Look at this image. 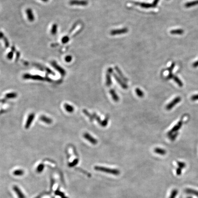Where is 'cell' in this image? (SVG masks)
<instances>
[{
    "instance_id": "6da1fadb",
    "label": "cell",
    "mask_w": 198,
    "mask_h": 198,
    "mask_svg": "<svg viewBox=\"0 0 198 198\" xmlns=\"http://www.w3.org/2000/svg\"><path fill=\"white\" fill-rule=\"evenodd\" d=\"M94 169L97 171H102L116 176L119 175L120 174V171L118 169L109 168L101 166H95L94 167Z\"/></svg>"
},
{
    "instance_id": "7a4b0ae2",
    "label": "cell",
    "mask_w": 198,
    "mask_h": 198,
    "mask_svg": "<svg viewBox=\"0 0 198 198\" xmlns=\"http://www.w3.org/2000/svg\"><path fill=\"white\" fill-rule=\"evenodd\" d=\"M181 101V98L180 97H177L176 98H174L173 101H172L169 103L166 106V109L168 110H170L171 108H172L174 106H175L176 105L178 104Z\"/></svg>"
},
{
    "instance_id": "3957f363",
    "label": "cell",
    "mask_w": 198,
    "mask_h": 198,
    "mask_svg": "<svg viewBox=\"0 0 198 198\" xmlns=\"http://www.w3.org/2000/svg\"><path fill=\"white\" fill-rule=\"evenodd\" d=\"M88 1L85 0H71L69 1V4L71 5H78V6H87Z\"/></svg>"
},
{
    "instance_id": "277c9868",
    "label": "cell",
    "mask_w": 198,
    "mask_h": 198,
    "mask_svg": "<svg viewBox=\"0 0 198 198\" xmlns=\"http://www.w3.org/2000/svg\"><path fill=\"white\" fill-rule=\"evenodd\" d=\"M182 124H183V122L182 120L180 121L178 123V124L176 125L173 127V128L169 132H168L167 135L169 136H170L174 132H177L179 129H180V128H181L182 126Z\"/></svg>"
},
{
    "instance_id": "5b68a950",
    "label": "cell",
    "mask_w": 198,
    "mask_h": 198,
    "mask_svg": "<svg viewBox=\"0 0 198 198\" xmlns=\"http://www.w3.org/2000/svg\"><path fill=\"white\" fill-rule=\"evenodd\" d=\"M83 137L87 139L89 142H90L93 144H96L98 143V141L96 138H94L91 135L88 133H85L83 135Z\"/></svg>"
},
{
    "instance_id": "8992f818",
    "label": "cell",
    "mask_w": 198,
    "mask_h": 198,
    "mask_svg": "<svg viewBox=\"0 0 198 198\" xmlns=\"http://www.w3.org/2000/svg\"><path fill=\"white\" fill-rule=\"evenodd\" d=\"M23 78L24 79H32L34 80H43L44 78L41 76L39 75H32L29 74H25L23 76Z\"/></svg>"
},
{
    "instance_id": "52a82bcc",
    "label": "cell",
    "mask_w": 198,
    "mask_h": 198,
    "mask_svg": "<svg viewBox=\"0 0 198 198\" xmlns=\"http://www.w3.org/2000/svg\"><path fill=\"white\" fill-rule=\"evenodd\" d=\"M128 29L127 28H123L122 29H116V30H113L111 32V34L112 35H118V34H125L127 32H128Z\"/></svg>"
},
{
    "instance_id": "ba28073f",
    "label": "cell",
    "mask_w": 198,
    "mask_h": 198,
    "mask_svg": "<svg viewBox=\"0 0 198 198\" xmlns=\"http://www.w3.org/2000/svg\"><path fill=\"white\" fill-rule=\"evenodd\" d=\"M113 75L114 78L116 80V82L120 84V86L122 87L123 88V89H128V85L124 82H123L122 80V79L118 76H117V75H116L114 73L113 74Z\"/></svg>"
},
{
    "instance_id": "9c48e42d",
    "label": "cell",
    "mask_w": 198,
    "mask_h": 198,
    "mask_svg": "<svg viewBox=\"0 0 198 198\" xmlns=\"http://www.w3.org/2000/svg\"><path fill=\"white\" fill-rule=\"evenodd\" d=\"M13 189L14 192L16 193V195L19 198H25V196L24 194L22 192V190L19 189L17 186H14Z\"/></svg>"
},
{
    "instance_id": "30bf717a",
    "label": "cell",
    "mask_w": 198,
    "mask_h": 198,
    "mask_svg": "<svg viewBox=\"0 0 198 198\" xmlns=\"http://www.w3.org/2000/svg\"><path fill=\"white\" fill-rule=\"evenodd\" d=\"M34 117H35V115L34 113H31L30 115H29L27 120V122L25 124V126L26 129H28L30 127V125L33 122V121L34 118Z\"/></svg>"
},
{
    "instance_id": "8fae6325",
    "label": "cell",
    "mask_w": 198,
    "mask_h": 198,
    "mask_svg": "<svg viewBox=\"0 0 198 198\" xmlns=\"http://www.w3.org/2000/svg\"><path fill=\"white\" fill-rule=\"evenodd\" d=\"M26 13L27 15L28 20L30 22L34 21V20L35 18L33 12L32 10L30 8H28L26 10Z\"/></svg>"
},
{
    "instance_id": "7c38bea8",
    "label": "cell",
    "mask_w": 198,
    "mask_h": 198,
    "mask_svg": "<svg viewBox=\"0 0 198 198\" xmlns=\"http://www.w3.org/2000/svg\"><path fill=\"white\" fill-rule=\"evenodd\" d=\"M52 65L53 66V67L56 69L58 71H59L60 72V74H61L62 75L64 76L66 74V71H65L64 69H63L62 68H61L59 66H58V65L56 64V62L55 61H53L52 62Z\"/></svg>"
},
{
    "instance_id": "4fadbf2b",
    "label": "cell",
    "mask_w": 198,
    "mask_h": 198,
    "mask_svg": "<svg viewBox=\"0 0 198 198\" xmlns=\"http://www.w3.org/2000/svg\"><path fill=\"white\" fill-rule=\"evenodd\" d=\"M110 94H111V97L113 100V101H114L115 102H117L119 101V97L118 96V95L116 94V93L115 90L111 89L110 90Z\"/></svg>"
},
{
    "instance_id": "5bb4252c",
    "label": "cell",
    "mask_w": 198,
    "mask_h": 198,
    "mask_svg": "<svg viewBox=\"0 0 198 198\" xmlns=\"http://www.w3.org/2000/svg\"><path fill=\"white\" fill-rule=\"evenodd\" d=\"M135 4L136 5H139L140 7H141L143 8H149L153 7L152 4L150 3H144V2H135Z\"/></svg>"
},
{
    "instance_id": "9a60e30c",
    "label": "cell",
    "mask_w": 198,
    "mask_h": 198,
    "mask_svg": "<svg viewBox=\"0 0 198 198\" xmlns=\"http://www.w3.org/2000/svg\"><path fill=\"white\" fill-rule=\"evenodd\" d=\"M185 192L187 193L195 195L198 197V191L192 189H185Z\"/></svg>"
},
{
    "instance_id": "2e32d148",
    "label": "cell",
    "mask_w": 198,
    "mask_h": 198,
    "mask_svg": "<svg viewBox=\"0 0 198 198\" xmlns=\"http://www.w3.org/2000/svg\"><path fill=\"white\" fill-rule=\"evenodd\" d=\"M115 68L116 71L117 72V74H118L119 76H120V78H122V79L125 82H127L128 80V79L126 78L123 75V73L122 72V71H121V70L119 68H118V67L116 66V67H115Z\"/></svg>"
},
{
    "instance_id": "e0dca14e",
    "label": "cell",
    "mask_w": 198,
    "mask_h": 198,
    "mask_svg": "<svg viewBox=\"0 0 198 198\" xmlns=\"http://www.w3.org/2000/svg\"><path fill=\"white\" fill-rule=\"evenodd\" d=\"M154 151L157 154H159L160 155H162V156L166 155V153L165 150L162 149L161 148H155L154 150Z\"/></svg>"
},
{
    "instance_id": "ac0fdd59",
    "label": "cell",
    "mask_w": 198,
    "mask_h": 198,
    "mask_svg": "<svg viewBox=\"0 0 198 198\" xmlns=\"http://www.w3.org/2000/svg\"><path fill=\"white\" fill-rule=\"evenodd\" d=\"M112 84L111 74L107 73L106 75V85L107 86H110Z\"/></svg>"
},
{
    "instance_id": "d6986e66",
    "label": "cell",
    "mask_w": 198,
    "mask_h": 198,
    "mask_svg": "<svg viewBox=\"0 0 198 198\" xmlns=\"http://www.w3.org/2000/svg\"><path fill=\"white\" fill-rule=\"evenodd\" d=\"M40 119L43 122L47 123V124H50L52 123V120L51 119L46 117L45 116H42L40 118Z\"/></svg>"
},
{
    "instance_id": "ffe728a7",
    "label": "cell",
    "mask_w": 198,
    "mask_h": 198,
    "mask_svg": "<svg viewBox=\"0 0 198 198\" xmlns=\"http://www.w3.org/2000/svg\"><path fill=\"white\" fill-rule=\"evenodd\" d=\"M57 27H58L56 23L53 24L51 30V34L52 35H54L56 34L57 32Z\"/></svg>"
},
{
    "instance_id": "44dd1931",
    "label": "cell",
    "mask_w": 198,
    "mask_h": 198,
    "mask_svg": "<svg viewBox=\"0 0 198 198\" xmlns=\"http://www.w3.org/2000/svg\"><path fill=\"white\" fill-rule=\"evenodd\" d=\"M184 33V31L182 29H178L172 30L170 31V33L172 34H182Z\"/></svg>"
},
{
    "instance_id": "7402d4cb",
    "label": "cell",
    "mask_w": 198,
    "mask_h": 198,
    "mask_svg": "<svg viewBox=\"0 0 198 198\" xmlns=\"http://www.w3.org/2000/svg\"><path fill=\"white\" fill-rule=\"evenodd\" d=\"M65 109L68 112H73L74 111V107L71 105L68 104H65L64 105Z\"/></svg>"
},
{
    "instance_id": "603a6c76",
    "label": "cell",
    "mask_w": 198,
    "mask_h": 198,
    "mask_svg": "<svg viewBox=\"0 0 198 198\" xmlns=\"http://www.w3.org/2000/svg\"><path fill=\"white\" fill-rule=\"evenodd\" d=\"M198 5V0H195V1H191V2H188L187 3L185 4V6L186 7H193L194 6H196V5Z\"/></svg>"
},
{
    "instance_id": "cb8c5ba5",
    "label": "cell",
    "mask_w": 198,
    "mask_h": 198,
    "mask_svg": "<svg viewBox=\"0 0 198 198\" xmlns=\"http://www.w3.org/2000/svg\"><path fill=\"white\" fill-rule=\"evenodd\" d=\"M83 112L84 113V114L86 116H87L89 118V120H90V121L91 122H93V121L94 118V116H93V115H91L89 112L87 111V110H86V109H83Z\"/></svg>"
},
{
    "instance_id": "d4e9b609",
    "label": "cell",
    "mask_w": 198,
    "mask_h": 198,
    "mask_svg": "<svg viewBox=\"0 0 198 198\" xmlns=\"http://www.w3.org/2000/svg\"><path fill=\"white\" fill-rule=\"evenodd\" d=\"M178 191L177 189H173L171 193L170 197L169 198H176L177 196L178 195Z\"/></svg>"
},
{
    "instance_id": "484cf974",
    "label": "cell",
    "mask_w": 198,
    "mask_h": 198,
    "mask_svg": "<svg viewBox=\"0 0 198 198\" xmlns=\"http://www.w3.org/2000/svg\"><path fill=\"white\" fill-rule=\"evenodd\" d=\"M135 92L137 94V95L140 98H142L144 96V93L138 88H136L135 89Z\"/></svg>"
},
{
    "instance_id": "4316f807",
    "label": "cell",
    "mask_w": 198,
    "mask_h": 198,
    "mask_svg": "<svg viewBox=\"0 0 198 198\" xmlns=\"http://www.w3.org/2000/svg\"><path fill=\"white\" fill-rule=\"evenodd\" d=\"M173 79L175 81V82L177 83L180 87H182L183 86V83L182 82V81L180 80L179 78H178L177 76H174L173 77Z\"/></svg>"
},
{
    "instance_id": "83f0119b",
    "label": "cell",
    "mask_w": 198,
    "mask_h": 198,
    "mask_svg": "<svg viewBox=\"0 0 198 198\" xmlns=\"http://www.w3.org/2000/svg\"><path fill=\"white\" fill-rule=\"evenodd\" d=\"M109 117L108 116H106L105 119L102 121V123L101 124V125L102 126V127H106V126H107V125L108 124V123Z\"/></svg>"
},
{
    "instance_id": "f1b7e54d",
    "label": "cell",
    "mask_w": 198,
    "mask_h": 198,
    "mask_svg": "<svg viewBox=\"0 0 198 198\" xmlns=\"http://www.w3.org/2000/svg\"><path fill=\"white\" fill-rule=\"evenodd\" d=\"M13 173L15 176H22L23 175L24 171L23 170L19 169V170L14 171Z\"/></svg>"
},
{
    "instance_id": "f546056e",
    "label": "cell",
    "mask_w": 198,
    "mask_h": 198,
    "mask_svg": "<svg viewBox=\"0 0 198 198\" xmlns=\"http://www.w3.org/2000/svg\"><path fill=\"white\" fill-rule=\"evenodd\" d=\"M93 116H94V119H96V120L97 121V122H98L99 123H100V125H101V124L102 123V121L101 120V119L100 117L97 115L96 113H94L93 114Z\"/></svg>"
},
{
    "instance_id": "4dcf8cb0",
    "label": "cell",
    "mask_w": 198,
    "mask_h": 198,
    "mask_svg": "<svg viewBox=\"0 0 198 198\" xmlns=\"http://www.w3.org/2000/svg\"><path fill=\"white\" fill-rule=\"evenodd\" d=\"M78 161H79V160H78V159H75L72 162L69 163V166L70 167H74V166H76L77 164H78Z\"/></svg>"
},
{
    "instance_id": "1f68e13d",
    "label": "cell",
    "mask_w": 198,
    "mask_h": 198,
    "mask_svg": "<svg viewBox=\"0 0 198 198\" xmlns=\"http://www.w3.org/2000/svg\"><path fill=\"white\" fill-rule=\"evenodd\" d=\"M177 164H178V165L179 166V167H180V168H181V169L184 168H185V167H186V164H185L184 162L178 161V162H177Z\"/></svg>"
},
{
    "instance_id": "d6a6232c",
    "label": "cell",
    "mask_w": 198,
    "mask_h": 198,
    "mask_svg": "<svg viewBox=\"0 0 198 198\" xmlns=\"http://www.w3.org/2000/svg\"><path fill=\"white\" fill-rule=\"evenodd\" d=\"M69 41V38L68 36H65L61 39V42L63 44H66Z\"/></svg>"
},
{
    "instance_id": "836d02e7",
    "label": "cell",
    "mask_w": 198,
    "mask_h": 198,
    "mask_svg": "<svg viewBox=\"0 0 198 198\" xmlns=\"http://www.w3.org/2000/svg\"><path fill=\"white\" fill-rule=\"evenodd\" d=\"M6 96L7 98H14L17 96V94L14 93H9L8 94L6 95Z\"/></svg>"
},
{
    "instance_id": "e575fe53",
    "label": "cell",
    "mask_w": 198,
    "mask_h": 198,
    "mask_svg": "<svg viewBox=\"0 0 198 198\" xmlns=\"http://www.w3.org/2000/svg\"><path fill=\"white\" fill-rule=\"evenodd\" d=\"M14 56V52L13 51H11L9 52L7 55V58L9 60H12Z\"/></svg>"
},
{
    "instance_id": "d590c367",
    "label": "cell",
    "mask_w": 198,
    "mask_h": 198,
    "mask_svg": "<svg viewBox=\"0 0 198 198\" xmlns=\"http://www.w3.org/2000/svg\"><path fill=\"white\" fill-rule=\"evenodd\" d=\"M44 168V165L42 164H40L39 166H38L37 167V171L38 172H41L43 170Z\"/></svg>"
},
{
    "instance_id": "8d00e7d4",
    "label": "cell",
    "mask_w": 198,
    "mask_h": 198,
    "mask_svg": "<svg viewBox=\"0 0 198 198\" xmlns=\"http://www.w3.org/2000/svg\"><path fill=\"white\" fill-rule=\"evenodd\" d=\"M178 135V133H176V134H172L170 136V138L171 140V141H174L175 140L176 138H177V136Z\"/></svg>"
},
{
    "instance_id": "74e56055",
    "label": "cell",
    "mask_w": 198,
    "mask_h": 198,
    "mask_svg": "<svg viewBox=\"0 0 198 198\" xmlns=\"http://www.w3.org/2000/svg\"><path fill=\"white\" fill-rule=\"evenodd\" d=\"M65 60L66 62H70L72 60V57L71 55H68L67 56L65 57Z\"/></svg>"
},
{
    "instance_id": "f35d334b",
    "label": "cell",
    "mask_w": 198,
    "mask_h": 198,
    "mask_svg": "<svg viewBox=\"0 0 198 198\" xmlns=\"http://www.w3.org/2000/svg\"><path fill=\"white\" fill-rule=\"evenodd\" d=\"M3 40H4V41L5 42V46L6 47H8L9 46V43L6 37H4V38H3Z\"/></svg>"
},
{
    "instance_id": "ab89813d",
    "label": "cell",
    "mask_w": 198,
    "mask_h": 198,
    "mask_svg": "<svg viewBox=\"0 0 198 198\" xmlns=\"http://www.w3.org/2000/svg\"><path fill=\"white\" fill-rule=\"evenodd\" d=\"M174 67H175V63H173L171 64V66L170 67L168 68V71L170 73H172V71H173V69L174 68Z\"/></svg>"
},
{
    "instance_id": "60d3db41",
    "label": "cell",
    "mask_w": 198,
    "mask_h": 198,
    "mask_svg": "<svg viewBox=\"0 0 198 198\" xmlns=\"http://www.w3.org/2000/svg\"><path fill=\"white\" fill-rule=\"evenodd\" d=\"M182 169L181 168H180V167H178L177 169H176V174L178 176L181 175L182 174Z\"/></svg>"
},
{
    "instance_id": "b9f144b4",
    "label": "cell",
    "mask_w": 198,
    "mask_h": 198,
    "mask_svg": "<svg viewBox=\"0 0 198 198\" xmlns=\"http://www.w3.org/2000/svg\"><path fill=\"white\" fill-rule=\"evenodd\" d=\"M191 100L193 101H198V94L197 95H193V96H191Z\"/></svg>"
},
{
    "instance_id": "7bdbcfd3",
    "label": "cell",
    "mask_w": 198,
    "mask_h": 198,
    "mask_svg": "<svg viewBox=\"0 0 198 198\" xmlns=\"http://www.w3.org/2000/svg\"><path fill=\"white\" fill-rule=\"evenodd\" d=\"M159 1V0H154L153 2L152 3L153 7H155L157 6V5Z\"/></svg>"
},
{
    "instance_id": "ee69618b",
    "label": "cell",
    "mask_w": 198,
    "mask_h": 198,
    "mask_svg": "<svg viewBox=\"0 0 198 198\" xmlns=\"http://www.w3.org/2000/svg\"><path fill=\"white\" fill-rule=\"evenodd\" d=\"M174 76L173 75V74H172V73H169L168 76L167 77V79H171V78H173Z\"/></svg>"
},
{
    "instance_id": "f6af8a7d",
    "label": "cell",
    "mask_w": 198,
    "mask_h": 198,
    "mask_svg": "<svg viewBox=\"0 0 198 198\" xmlns=\"http://www.w3.org/2000/svg\"><path fill=\"white\" fill-rule=\"evenodd\" d=\"M107 72H108V73H109V74H112V73H113V69H112V68H109L108 69V70H107Z\"/></svg>"
},
{
    "instance_id": "bcb514c9",
    "label": "cell",
    "mask_w": 198,
    "mask_h": 198,
    "mask_svg": "<svg viewBox=\"0 0 198 198\" xmlns=\"http://www.w3.org/2000/svg\"><path fill=\"white\" fill-rule=\"evenodd\" d=\"M193 66L194 68H196L198 66V61H197L196 62H194L193 64Z\"/></svg>"
},
{
    "instance_id": "7dc6e473",
    "label": "cell",
    "mask_w": 198,
    "mask_h": 198,
    "mask_svg": "<svg viewBox=\"0 0 198 198\" xmlns=\"http://www.w3.org/2000/svg\"><path fill=\"white\" fill-rule=\"evenodd\" d=\"M4 38V34L1 32H0V39H3Z\"/></svg>"
},
{
    "instance_id": "c3c4849f",
    "label": "cell",
    "mask_w": 198,
    "mask_h": 198,
    "mask_svg": "<svg viewBox=\"0 0 198 198\" xmlns=\"http://www.w3.org/2000/svg\"><path fill=\"white\" fill-rule=\"evenodd\" d=\"M41 0L42 1H43V2H48V1H49V0Z\"/></svg>"
},
{
    "instance_id": "681fc988",
    "label": "cell",
    "mask_w": 198,
    "mask_h": 198,
    "mask_svg": "<svg viewBox=\"0 0 198 198\" xmlns=\"http://www.w3.org/2000/svg\"><path fill=\"white\" fill-rule=\"evenodd\" d=\"M187 198H193L192 197H190V196H189V197H188Z\"/></svg>"
}]
</instances>
